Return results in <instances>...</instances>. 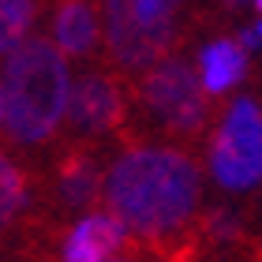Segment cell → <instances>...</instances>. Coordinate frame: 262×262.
Returning a JSON list of instances; mask_svg holds the SVG:
<instances>
[{
  "label": "cell",
  "mask_w": 262,
  "mask_h": 262,
  "mask_svg": "<svg viewBox=\"0 0 262 262\" xmlns=\"http://www.w3.org/2000/svg\"><path fill=\"white\" fill-rule=\"evenodd\" d=\"M202 150L180 142L124 139L105 169L101 206L124 221L139 255L191 258L202 251Z\"/></svg>",
  "instance_id": "obj_1"
},
{
  "label": "cell",
  "mask_w": 262,
  "mask_h": 262,
  "mask_svg": "<svg viewBox=\"0 0 262 262\" xmlns=\"http://www.w3.org/2000/svg\"><path fill=\"white\" fill-rule=\"evenodd\" d=\"M0 94H4V142L27 165H41L60 142L71 60L53 41L49 30H34L0 60Z\"/></svg>",
  "instance_id": "obj_2"
},
{
  "label": "cell",
  "mask_w": 262,
  "mask_h": 262,
  "mask_svg": "<svg viewBox=\"0 0 262 262\" xmlns=\"http://www.w3.org/2000/svg\"><path fill=\"white\" fill-rule=\"evenodd\" d=\"M127 82H131V116L124 139L180 142V146H195L206 154L221 105L180 49Z\"/></svg>",
  "instance_id": "obj_3"
},
{
  "label": "cell",
  "mask_w": 262,
  "mask_h": 262,
  "mask_svg": "<svg viewBox=\"0 0 262 262\" xmlns=\"http://www.w3.org/2000/svg\"><path fill=\"white\" fill-rule=\"evenodd\" d=\"M105 60L124 79L184 49L199 27V0H101Z\"/></svg>",
  "instance_id": "obj_4"
},
{
  "label": "cell",
  "mask_w": 262,
  "mask_h": 262,
  "mask_svg": "<svg viewBox=\"0 0 262 262\" xmlns=\"http://www.w3.org/2000/svg\"><path fill=\"white\" fill-rule=\"evenodd\" d=\"M127 116H131V82L105 56L79 64V71L71 75L60 142L116 150L127 131Z\"/></svg>",
  "instance_id": "obj_5"
},
{
  "label": "cell",
  "mask_w": 262,
  "mask_h": 262,
  "mask_svg": "<svg viewBox=\"0 0 262 262\" xmlns=\"http://www.w3.org/2000/svg\"><path fill=\"white\" fill-rule=\"evenodd\" d=\"M210 176L225 195L251 199L262 191V105L240 94L221 109L206 142Z\"/></svg>",
  "instance_id": "obj_6"
},
{
  "label": "cell",
  "mask_w": 262,
  "mask_h": 262,
  "mask_svg": "<svg viewBox=\"0 0 262 262\" xmlns=\"http://www.w3.org/2000/svg\"><path fill=\"white\" fill-rule=\"evenodd\" d=\"M49 34L71 64L105 56V11L101 0H49Z\"/></svg>",
  "instance_id": "obj_7"
},
{
  "label": "cell",
  "mask_w": 262,
  "mask_h": 262,
  "mask_svg": "<svg viewBox=\"0 0 262 262\" xmlns=\"http://www.w3.org/2000/svg\"><path fill=\"white\" fill-rule=\"evenodd\" d=\"M127 255H139L135 240L124 229V221L105 206L82 213L60 244V258L68 262H109V258H127Z\"/></svg>",
  "instance_id": "obj_8"
},
{
  "label": "cell",
  "mask_w": 262,
  "mask_h": 262,
  "mask_svg": "<svg viewBox=\"0 0 262 262\" xmlns=\"http://www.w3.org/2000/svg\"><path fill=\"white\" fill-rule=\"evenodd\" d=\"M38 206V169L19 165V154L0 150V247L15 244Z\"/></svg>",
  "instance_id": "obj_9"
},
{
  "label": "cell",
  "mask_w": 262,
  "mask_h": 262,
  "mask_svg": "<svg viewBox=\"0 0 262 262\" xmlns=\"http://www.w3.org/2000/svg\"><path fill=\"white\" fill-rule=\"evenodd\" d=\"M244 64H247V49L240 38H217L210 45H202V53H199V75L213 98L229 94L240 82Z\"/></svg>",
  "instance_id": "obj_10"
},
{
  "label": "cell",
  "mask_w": 262,
  "mask_h": 262,
  "mask_svg": "<svg viewBox=\"0 0 262 262\" xmlns=\"http://www.w3.org/2000/svg\"><path fill=\"white\" fill-rule=\"evenodd\" d=\"M45 8L49 0H0V60L38 30Z\"/></svg>",
  "instance_id": "obj_11"
},
{
  "label": "cell",
  "mask_w": 262,
  "mask_h": 262,
  "mask_svg": "<svg viewBox=\"0 0 262 262\" xmlns=\"http://www.w3.org/2000/svg\"><path fill=\"white\" fill-rule=\"evenodd\" d=\"M0 131H4V94H0Z\"/></svg>",
  "instance_id": "obj_12"
},
{
  "label": "cell",
  "mask_w": 262,
  "mask_h": 262,
  "mask_svg": "<svg viewBox=\"0 0 262 262\" xmlns=\"http://www.w3.org/2000/svg\"><path fill=\"white\" fill-rule=\"evenodd\" d=\"M255 8H258V11H262V0H255Z\"/></svg>",
  "instance_id": "obj_13"
},
{
  "label": "cell",
  "mask_w": 262,
  "mask_h": 262,
  "mask_svg": "<svg viewBox=\"0 0 262 262\" xmlns=\"http://www.w3.org/2000/svg\"><path fill=\"white\" fill-rule=\"evenodd\" d=\"M258 38H262V23H258Z\"/></svg>",
  "instance_id": "obj_14"
}]
</instances>
